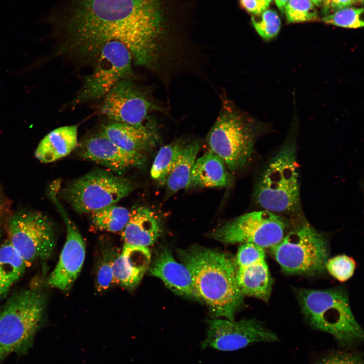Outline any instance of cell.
Segmentation results:
<instances>
[{
  "label": "cell",
  "mask_w": 364,
  "mask_h": 364,
  "mask_svg": "<svg viewBox=\"0 0 364 364\" xmlns=\"http://www.w3.org/2000/svg\"><path fill=\"white\" fill-rule=\"evenodd\" d=\"M278 340L274 332L255 318L235 321L215 318L208 321L206 337L200 345L202 349L234 351L253 343Z\"/></svg>",
  "instance_id": "4fadbf2b"
},
{
  "label": "cell",
  "mask_w": 364,
  "mask_h": 364,
  "mask_svg": "<svg viewBox=\"0 0 364 364\" xmlns=\"http://www.w3.org/2000/svg\"><path fill=\"white\" fill-rule=\"evenodd\" d=\"M122 232L124 245L147 247L157 241L162 229L159 219L153 211L136 206L130 211L129 219Z\"/></svg>",
  "instance_id": "ffe728a7"
},
{
  "label": "cell",
  "mask_w": 364,
  "mask_h": 364,
  "mask_svg": "<svg viewBox=\"0 0 364 364\" xmlns=\"http://www.w3.org/2000/svg\"><path fill=\"white\" fill-rule=\"evenodd\" d=\"M297 297L305 318L312 327L331 335L344 345L363 340V330L343 289L302 288Z\"/></svg>",
  "instance_id": "277c9868"
},
{
  "label": "cell",
  "mask_w": 364,
  "mask_h": 364,
  "mask_svg": "<svg viewBox=\"0 0 364 364\" xmlns=\"http://www.w3.org/2000/svg\"><path fill=\"white\" fill-rule=\"evenodd\" d=\"M186 141L177 140L162 147L153 161L150 171L152 178L159 184H166Z\"/></svg>",
  "instance_id": "d4e9b609"
},
{
  "label": "cell",
  "mask_w": 364,
  "mask_h": 364,
  "mask_svg": "<svg viewBox=\"0 0 364 364\" xmlns=\"http://www.w3.org/2000/svg\"><path fill=\"white\" fill-rule=\"evenodd\" d=\"M312 3L315 4L317 6L324 7L325 5V0H311Z\"/></svg>",
  "instance_id": "8d00e7d4"
},
{
  "label": "cell",
  "mask_w": 364,
  "mask_h": 364,
  "mask_svg": "<svg viewBox=\"0 0 364 364\" xmlns=\"http://www.w3.org/2000/svg\"><path fill=\"white\" fill-rule=\"evenodd\" d=\"M236 279L244 295L268 301L273 279L266 260L264 249L251 243L242 244L235 259Z\"/></svg>",
  "instance_id": "9a60e30c"
},
{
  "label": "cell",
  "mask_w": 364,
  "mask_h": 364,
  "mask_svg": "<svg viewBox=\"0 0 364 364\" xmlns=\"http://www.w3.org/2000/svg\"><path fill=\"white\" fill-rule=\"evenodd\" d=\"M7 355H8V354L5 352V351L0 346V363L3 361L4 358Z\"/></svg>",
  "instance_id": "d590c367"
},
{
  "label": "cell",
  "mask_w": 364,
  "mask_h": 364,
  "mask_svg": "<svg viewBox=\"0 0 364 364\" xmlns=\"http://www.w3.org/2000/svg\"><path fill=\"white\" fill-rule=\"evenodd\" d=\"M91 222L97 229L111 232L122 231L127 223L130 211L114 204L90 213Z\"/></svg>",
  "instance_id": "484cf974"
},
{
  "label": "cell",
  "mask_w": 364,
  "mask_h": 364,
  "mask_svg": "<svg viewBox=\"0 0 364 364\" xmlns=\"http://www.w3.org/2000/svg\"><path fill=\"white\" fill-rule=\"evenodd\" d=\"M292 224L282 215L262 210L238 216L215 229L210 235L223 243H251L270 249L282 240Z\"/></svg>",
  "instance_id": "30bf717a"
},
{
  "label": "cell",
  "mask_w": 364,
  "mask_h": 364,
  "mask_svg": "<svg viewBox=\"0 0 364 364\" xmlns=\"http://www.w3.org/2000/svg\"><path fill=\"white\" fill-rule=\"evenodd\" d=\"M356 1H357V0H356ZM358 1H361V2H362V1H363V0H358Z\"/></svg>",
  "instance_id": "ab89813d"
},
{
  "label": "cell",
  "mask_w": 364,
  "mask_h": 364,
  "mask_svg": "<svg viewBox=\"0 0 364 364\" xmlns=\"http://www.w3.org/2000/svg\"><path fill=\"white\" fill-rule=\"evenodd\" d=\"M47 307V295L36 288L18 291L7 300L0 312V346L8 355L25 354L32 346Z\"/></svg>",
  "instance_id": "8992f818"
},
{
  "label": "cell",
  "mask_w": 364,
  "mask_h": 364,
  "mask_svg": "<svg viewBox=\"0 0 364 364\" xmlns=\"http://www.w3.org/2000/svg\"><path fill=\"white\" fill-rule=\"evenodd\" d=\"M329 0H325V6L323 7V8H325L327 6V5H328V4H329Z\"/></svg>",
  "instance_id": "74e56055"
},
{
  "label": "cell",
  "mask_w": 364,
  "mask_h": 364,
  "mask_svg": "<svg viewBox=\"0 0 364 364\" xmlns=\"http://www.w3.org/2000/svg\"><path fill=\"white\" fill-rule=\"evenodd\" d=\"M270 249L282 271L289 274H321L326 270L329 256L326 237L304 221L292 224L282 240Z\"/></svg>",
  "instance_id": "52a82bcc"
},
{
  "label": "cell",
  "mask_w": 364,
  "mask_h": 364,
  "mask_svg": "<svg viewBox=\"0 0 364 364\" xmlns=\"http://www.w3.org/2000/svg\"><path fill=\"white\" fill-rule=\"evenodd\" d=\"M151 258L148 247L124 245L113 263L114 283L128 289L135 288L148 270Z\"/></svg>",
  "instance_id": "d6986e66"
},
{
  "label": "cell",
  "mask_w": 364,
  "mask_h": 364,
  "mask_svg": "<svg viewBox=\"0 0 364 364\" xmlns=\"http://www.w3.org/2000/svg\"><path fill=\"white\" fill-rule=\"evenodd\" d=\"M300 187L296 142L291 134L267 163L255 187V200L262 210L298 214Z\"/></svg>",
  "instance_id": "3957f363"
},
{
  "label": "cell",
  "mask_w": 364,
  "mask_h": 364,
  "mask_svg": "<svg viewBox=\"0 0 364 364\" xmlns=\"http://www.w3.org/2000/svg\"><path fill=\"white\" fill-rule=\"evenodd\" d=\"M218 116L207 136L212 152L236 173L250 162L254 151L259 124L222 95Z\"/></svg>",
  "instance_id": "5b68a950"
},
{
  "label": "cell",
  "mask_w": 364,
  "mask_h": 364,
  "mask_svg": "<svg viewBox=\"0 0 364 364\" xmlns=\"http://www.w3.org/2000/svg\"><path fill=\"white\" fill-rule=\"evenodd\" d=\"M57 193L56 190L52 189L50 194L66 224L67 236L58 261L47 280V285L67 292L72 286L82 267L85 257V244L77 227L59 203Z\"/></svg>",
  "instance_id": "5bb4252c"
},
{
  "label": "cell",
  "mask_w": 364,
  "mask_h": 364,
  "mask_svg": "<svg viewBox=\"0 0 364 364\" xmlns=\"http://www.w3.org/2000/svg\"><path fill=\"white\" fill-rule=\"evenodd\" d=\"M99 112L111 121L137 127L148 124L149 114L162 109L153 102L133 81V77L117 82L102 100Z\"/></svg>",
  "instance_id": "7c38bea8"
},
{
  "label": "cell",
  "mask_w": 364,
  "mask_h": 364,
  "mask_svg": "<svg viewBox=\"0 0 364 364\" xmlns=\"http://www.w3.org/2000/svg\"><path fill=\"white\" fill-rule=\"evenodd\" d=\"M148 270L176 294L200 300L188 269L176 261L168 249L163 248L158 252Z\"/></svg>",
  "instance_id": "ac0fdd59"
},
{
  "label": "cell",
  "mask_w": 364,
  "mask_h": 364,
  "mask_svg": "<svg viewBox=\"0 0 364 364\" xmlns=\"http://www.w3.org/2000/svg\"><path fill=\"white\" fill-rule=\"evenodd\" d=\"M27 266L8 241L0 246V300L23 276Z\"/></svg>",
  "instance_id": "cb8c5ba5"
},
{
  "label": "cell",
  "mask_w": 364,
  "mask_h": 364,
  "mask_svg": "<svg viewBox=\"0 0 364 364\" xmlns=\"http://www.w3.org/2000/svg\"><path fill=\"white\" fill-rule=\"evenodd\" d=\"M133 64L132 55L125 46L117 41L106 43L94 63L93 71L84 77L83 84L69 106L102 100L119 81L133 77Z\"/></svg>",
  "instance_id": "9c48e42d"
},
{
  "label": "cell",
  "mask_w": 364,
  "mask_h": 364,
  "mask_svg": "<svg viewBox=\"0 0 364 364\" xmlns=\"http://www.w3.org/2000/svg\"><path fill=\"white\" fill-rule=\"evenodd\" d=\"M134 188L133 183L125 178L95 170L69 183L61 194L74 210L85 214L115 204Z\"/></svg>",
  "instance_id": "ba28073f"
},
{
  "label": "cell",
  "mask_w": 364,
  "mask_h": 364,
  "mask_svg": "<svg viewBox=\"0 0 364 364\" xmlns=\"http://www.w3.org/2000/svg\"><path fill=\"white\" fill-rule=\"evenodd\" d=\"M251 22L256 32L266 41L274 39L278 34L281 28V20L277 12L270 9L254 14Z\"/></svg>",
  "instance_id": "83f0119b"
},
{
  "label": "cell",
  "mask_w": 364,
  "mask_h": 364,
  "mask_svg": "<svg viewBox=\"0 0 364 364\" xmlns=\"http://www.w3.org/2000/svg\"><path fill=\"white\" fill-rule=\"evenodd\" d=\"M356 0H329L327 7L323 8L324 11L327 13L330 11H336L340 9L349 6L354 3Z\"/></svg>",
  "instance_id": "836d02e7"
},
{
  "label": "cell",
  "mask_w": 364,
  "mask_h": 364,
  "mask_svg": "<svg viewBox=\"0 0 364 364\" xmlns=\"http://www.w3.org/2000/svg\"><path fill=\"white\" fill-rule=\"evenodd\" d=\"M8 242L27 267L47 260L55 245L52 223L44 214L26 211L13 215L8 222Z\"/></svg>",
  "instance_id": "8fae6325"
},
{
  "label": "cell",
  "mask_w": 364,
  "mask_h": 364,
  "mask_svg": "<svg viewBox=\"0 0 364 364\" xmlns=\"http://www.w3.org/2000/svg\"><path fill=\"white\" fill-rule=\"evenodd\" d=\"M0 236H1V234H0Z\"/></svg>",
  "instance_id": "60d3db41"
},
{
  "label": "cell",
  "mask_w": 364,
  "mask_h": 364,
  "mask_svg": "<svg viewBox=\"0 0 364 364\" xmlns=\"http://www.w3.org/2000/svg\"><path fill=\"white\" fill-rule=\"evenodd\" d=\"M288 0H275L276 5L282 13L284 12L285 5Z\"/></svg>",
  "instance_id": "e575fe53"
},
{
  "label": "cell",
  "mask_w": 364,
  "mask_h": 364,
  "mask_svg": "<svg viewBox=\"0 0 364 364\" xmlns=\"http://www.w3.org/2000/svg\"><path fill=\"white\" fill-rule=\"evenodd\" d=\"M284 12L288 23L314 21L318 19L317 9L310 0H288Z\"/></svg>",
  "instance_id": "f1b7e54d"
},
{
  "label": "cell",
  "mask_w": 364,
  "mask_h": 364,
  "mask_svg": "<svg viewBox=\"0 0 364 364\" xmlns=\"http://www.w3.org/2000/svg\"><path fill=\"white\" fill-rule=\"evenodd\" d=\"M317 364H363V361L358 354L338 352L324 357Z\"/></svg>",
  "instance_id": "1f68e13d"
},
{
  "label": "cell",
  "mask_w": 364,
  "mask_h": 364,
  "mask_svg": "<svg viewBox=\"0 0 364 364\" xmlns=\"http://www.w3.org/2000/svg\"><path fill=\"white\" fill-rule=\"evenodd\" d=\"M77 143V125L60 127L41 140L34 155L41 162L51 163L69 155L76 147Z\"/></svg>",
  "instance_id": "7402d4cb"
},
{
  "label": "cell",
  "mask_w": 364,
  "mask_h": 364,
  "mask_svg": "<svg viewBox=\"0 0 364 364\" xmlns=\"http://www.w3.org/2000/svg\"><path fill=\"white\" fill-rule=\"evenodd\" d=\"M356 268L355 260L346 255H339L328 259L325 269L336 280L343 282L352 277Z\"/></svg>",
  "instance_id": "4dcf8cb0"
},
{
  "label": "cell",
  "mask_w": 364,
  "mask_h": 364,
  "mask_svg": "<svg viewBox=\"0 0 364 364\" xmlns=\"http://www.w3.org/2000/svg\"><path fill=\"white\" fill-rule=\"evenodd\" d=\"M200 148L197 140L186 142L167 179V192L172 195L187 188L191 173Z\"/></svg>",
  "instance_id": "603a6c76"
},
{
  "label": "cell",
  "mask_w": 364,
  "mask_h": 364,
  "mask_svg": "<svg viewBox=\"0 0 364 364\" xmlns=\"http://www.w3.org/2000/svg\"><path fill=\"white\" fill-rule=\"evenodd\" d=\"M177 252L190 272L200 300L206 304L211 315L234 320L244 296L236 279L235 259L222 251L202 247Z\"/></svg>",
  "instance_id": "7a4b0ae2"
},
{
  "label": "cell",
  "mask_w": 364,
  "mask_h": 364,
  "mask_svg": "<svg viewBox=\"0 0 364 364\" xmlns=\"http://www.w3.org/2000/svg\"><path fill=\"white\" fill-rule=\"evenodd\" d=\"M1 204H0V212H1Z\"/></svg>",
  "instance_id": "f35d334b"
},
{
  "label": "cell",
  "mask_w": 364,
  "mask_h": 364,
  "mask_svg": "<svg viewBox=\"0 0 364 364\" xmlns=\"http://www.w3.org/2000/svg\"><path fill=\"white\" fill-rule=\"evenodd\" d=\"M231 182L224 163L211 151L196 159L186 189L223 187Z\"/></svg>",
  "instance_id": "44dd1931"
},
{
  "label": "cell",
  "mask_w": 364,
  "mask_h": 364,
  "mask_svg": "<svg viewBox=\"0 0 364 364\" xmlns=\"http://www.w3.org/2000/svg\"><path fill=\"white\" fill-rule=\"evenodd\" d=\"M272 0H239L241 7L247 12L259 14L266 10Z\"/></svg>",
  "instance_id": "d6a6232c"
},
{
  "label": "cell",
  "mask_w": 364,
  "mask_h": 364,
  "mask_svg": "<svg viewBox=\"0 0 364 364\" xmlns=\"http://www.w3.org/2000/svg\"><path fill=\"white\" fill-rule=\"evenodd\" d=\"M165 0H63L46 19L60 53L94 63L101 49L117 41L134 64L158 73L168 54Z\"/></svg>",
  "instance_id": "6da1fadb"
},
{
  "label": "cell",
  "mask_w": 364,
  "mask_h": 364,
  "mask_svg": "<svg viewBox=\"0 0 364 364\" xmlns=\"http://www.w3.org/2000/svg\"><path fill=\"white\" fill-rule=\"evenodd\" d=\"M79 154L85 159L119 173L140 167L145 162L144 155L124 150L101 132L82 141L80 145Z\"/></svg>",
  "instance_id": "2e32d148"
},
{
  "label": "cell",
  "mask_w": 364,
  "mask_h": 364,
  "mask_svg": "<svg viewBox=\"0 0 364 364\" xmlns=\"http://www.w3.org/2000/svg\"><path fill=\"white\" fill-rule=\"evenodd\" d=\"M158 129L155 121L152 119L141 127L111 121L103 126L100 132L124 150L144 155L158 143Z\"/></svg>",
  "instance_id": "e0dca14e"
},
{
  "label": "cell",
  "mask_w": 364,
  "mask_h": 364,
  "mask_svg": "<svg viewBox=\"0 0 364 364\" xmlns=\"http://www.w3.org/2000/svg\"><path fill=\"white\" fill-rule=\"evenodd\" d=\"M363 8L346 7L323 17L322 20L328 24L350 28L363 26Z\"/></svg>",
  "instance_id": "f546056e"
},
{
  "label": "cell",
  "mask_w": 364,
  "mask_h": 364,
  "mask_svg": "<svg viewBox=\"0 0 364 364\" xmlns=\"http://www.w3.org/2000/svg\"><path fill=\"white\" fill-rule=\"evenodd\" d=\"M119 254L118 250L113 247H106L101 252L96 276V286L98 291H105L114 284L113 265Z\"/></svg>",
  "instance_id": "4316f807"
}]
</instances>
